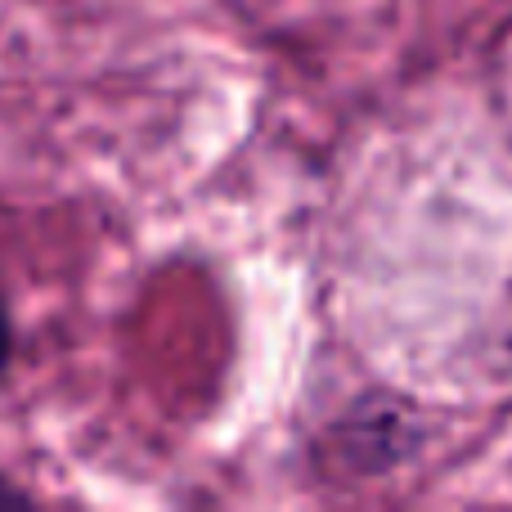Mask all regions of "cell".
Instances as JSON below:
<instances>
[{
    "instance_id": "7a4b0ae2",
    "label": "cell",
    "mask_w": 512,
    "mask_h": 512,
    "mask_svg": "<svg viewBox=\"0 0 512 512\" xmlns=\"http://www.w3.org/2000/svg\"><path fill=\"white\" fill-rule=\"evenodd\" d=\"M5 504H9V508L27 504V490H18V486H14V481H9V477H5V472H0V508H5Z\"/></svg>"
},
{
    "instance_id": "6da1fadb",
    "label": "cell",
    "mask_w": 512,
    "mask_h": 512,
    "mask_svg": "<svg viewBox=\"0 0 512 512\" xmlns=\"http://www.w3.org/2000/svg\"><path fill=\"white\" fill-rule=\"evenodd\" d=\"M9 355H14V324H9V306L0 297V373L9 369Z\"/></svg>"
}]
</instances>
